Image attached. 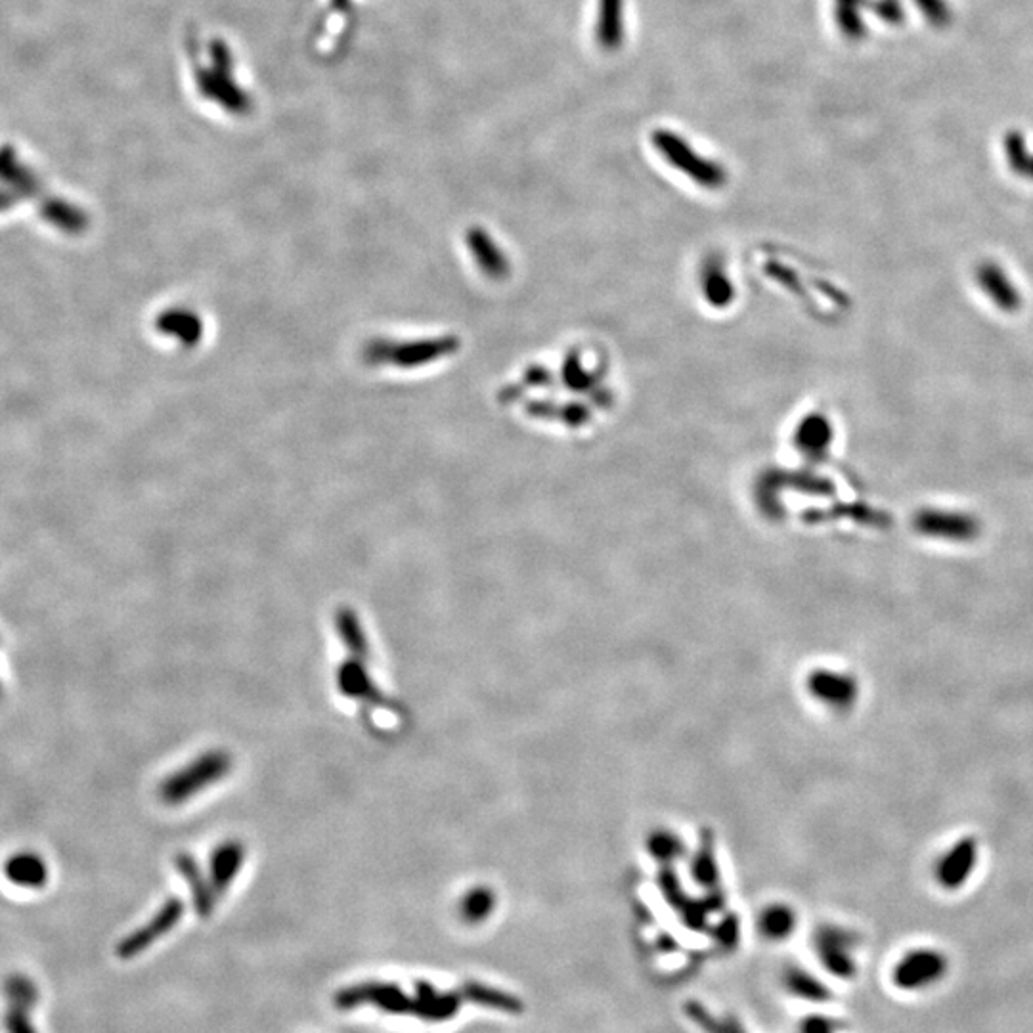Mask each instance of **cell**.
<instances>
[{
  "label": "cell",
  "mask_w": 1033,
  "mask_h": 1033,
  "mask_svg": "<svg viewBox=\"0 0 1033 1033\" xmlns=\"http://www.w3.org/2000/svg\"><path fill=\"white\" fill-rule=\"evenodd\" d=\"M460 349V339L456 335H440L425 339L396 341L387 337H374L362 347V362L370 368L393 366L398 370H416L421 366L439 362L446 356H452Z\"/></svg>",
  "instance_id": "obj_1"
},
{
  "label": "cell",
  "mask_w": 1033,
  "mask_h": 1033,
  "mask_svg": "<svg viewBox=\"0 0 1033 1033\" xmlns=\"http://www.w3.org/2000/svg\"><path fill=\"white\" fill-rule=\"evenodd\" d=\"M232 766V754L222 748L203 752L196 760L188 762L182 770L171 773L163 781L159 787V798L167 806H182L196 798L199 792L220 783L232 771Z\"/></svg>",
  "instance_id": "obj_2"
},
{
  "label": "cell",
  "mask_w": 1033,
  "mask_h": 1033,
  "mask_svg": "<svg viewBox=\"0 0 1033 1033\" xmlns=\"http://www.w3.org/2000/svg\"><path fill=\"white\" fill-rule=\"evenodd\" d=\"M949 972L946 953L936 947H913L894 963L890 982L900 991L930 990L944 982Z\"/></svg>",
  "instance_id": "obj_3"
},
{
  "label": "cell",
  "mask_w": 1033,
  "mask_h": 1033,
  "mask_svg": "<svg viewBox=\"0 0 1033 1033\" xmlns=\"http://www.w3.org/2000/svg\"><path fill=\"white\" fill-rule=\"evenodd\" d=\"M651 140H653V146L657 148V152L672 167L682 171L683 175L689 176L697 184H701L704 188H722L724 186V182H726L724 169L718 163L704 159L697 154L680 134L659 129V131L653 132Z\"/></svg>",
  "instance_id": "obj_4"
},
{
  "label": "cell",
  "mask_w": 1033,
  "mask_h": 1033,
  "mask_svg": "<svg viewBox=\"0 0 1033 1033\" xmlns=\"http://www.w3.org/2000/svg\"><path fill=\"white\" fill-rule=\"evenodd\" d=\"M980 861L976 836H961L934 863V880L946 892L961 890L972 879Z\"/></svg>",
  "instance_id": "obj_5"
},
{
  "label": "cell",
  "mask_w": 1033,
  "mask_h": 1033,
  "mask_svg": "<svg viewBox=\"0 0 1033 1033\" xmlns=\"http://www.w3.org/2000/svg\"><path fill=\"white\" fill-rule=\"evenodd\" d=\"M366 1003H374L379 1009L391 1014H412L414 1011V999H410L395 984L362 982L337 991L335 995V1005L341 1011H351Z\"/></svg>",
  "instance_id": "obj_6"
},
{
  "label": "cell",
  "mask_w": 1033,
  "mask_h": 1033,
  "mask_svg": "<svg viewBox=\"0 0 1033 1033\" xmlns=\"http://www.w3.org/2000/svg\"><path fill=\"white\" fill-rule=\"evenodd\" d=\"M858 944L856 934L850 930H844L840 926H823L815 934V951L821 959L823 967L827 968L836 978L850 980L856 976V961H854V949Z\"/></svg>",
  "instance_id": "obj_7"
},
{
  "label": "cell",
  "mask_w": 1033,
  "mask_h": 1033,
  "mask_svg": "<svg viewBox=\"0 0 1033 1033\" xmlns=\"http://www.w3.org/2000/svg\"><path fill=\"white\" fill-rule=\"evenodd\" d=\"M808 687L819 703L836 712H846L858 703L859 683L848 672L819 668L812 674Z\"/></svg>",
  "instance_id": "obj_8"
},
{
  "label": "cell",
  "mask_w": 1033,
  "mask_h": 1033,
  "mask_svg": "<svg viewBox=\"0 0 1033 1033\" xmlns=\"http://www.w3.org/2000/svg\"><path fill=\"white\" fill-rule=\"evenodd\" d=\"M182 915H184V903H182V900H178V898L169 900L155 913L150 923L140 926L136 932H132L131 936H127L119 944L117 955L121 959H132V957L140 955L142 951H146L159 938H163L169 930H173L176 924L180 923Z\"/></svg>",
  "instance_id": "obj_9"
},
{
  "label": "cell",
  "mask_w": 1033,
  "mask_h": 1033,
  "mask_svg": "<svg viewBox=\"0 0 1033 1033\" xmlns=\"http://www.w3.org/2000/svg\"><path fill=\"white\" fill-rule=\"evenodd\" d=\"M337 687H339L341 695L354 699V701H364L372 706L391 708L389 701L383 697V693L375 685L372 676L368 674L364 660L352 659V657L345 660L337 670Z\"/></svg>",
  "instance_id": "obj_10"
},
{
  "label": "cell",
  "mask_w": 1033,
  "mask_h": 1033,
  "mask_svg": "<svg viewBox=\"0 0 1033 1033\" xmlns=\"http://www.w3.org/2000/svg\"><path fill=\"white\" fill-rule=\"evenodd\" d=\"M155 330L169 339H175L184 349H194L203 339L205 324L196 310L171 307L155 318Z\"/></svg>",
  "instance_id": "obj_11"
},
{
  "label": "cell",
  "mask_w": 1033,
  "mask_h": 1033,
  "mask_svg": "<svg viewBox=\"0 0 1033 1033\" xmlns=\"http://www.w3.org/2000/svg\"><path fill=\"white\" fill-rule=\"evenodd\" d=\"M175 867L180 877L186 880L190 886V894L194 900V907L201 919H209L215 909V888L211 880L205 879V873L201 871L198 861L190 854H178L175 858Z\"/></svg>",
  "instance_id": "obj_12"
},
{
  "label": "cell",
  "mask_w": 1033,
  "mask_h": 1033,
  "mask_svg": "<svg viewBox=\"0 0 1033 1033\" xmlns=\"http://www.w3.org/2000/svg\"><path fill=\"white\" fill-rule=\"evenodd\" d=\"M245 861V846L240 840H226L219 844L211 856V884L217 894H224L242 871Z\"/></svg>",
  "instance_id": "obj_13"
},
{
  "label": "cell",
  "mask_w": 1033,
  "mask_h": 1033,
  "mask_svg": "<svg viewBox=\"0 0 1033 1033\" xmlns=\"http://www.w3.org/2000/svg\"><path fill=\"white\" fill-rule=\"evenodd\" d=\"M595 39L603 52L620 50L624 43V0H599Z\"/></svg>",
  "instance_id": "obj_14"
},
{
  "label": "cell",
  "mask_w": 1033,
  "mask_h": 1033,
  "mask_svg": "<svg viewBox=\"0 0 1033 1033\" xmlns=\"http://www.w3.org/2000/svg\"><path fill=\"white\" fill-rule=\"evenodd\" d=\"M416 999L412 1014L429 1022H444L460 1009V995L456 993H440L427 982L416 984Z\"/></svg>",
  "instance_id": "obj_15"
},
{
  "label": "cell",
  "mask_w": 1033,
  "mask_h": 1033,
  "mask_svg": "<svg viewBox=\"0 0 1033 1033\" xmlns=\"http://www.w3.org/2000/svg\"><path fill=\"white\" fill-rule=\"evenodd\" d=\"M467 245L475 257V263L483 270L488 278H502L507 272V263L504 253L500 247L488 238V234L481 228H471L467 234Z\"/></svg>",
  "instance_id": "obj_16"
},
{
  "label": "cell",
  "mask_w": 1033,
  "mask_h": 1033,
  "mask_svg": "<svg viewBox=\"0 0 1033 1033\" xmlns=\"http://www.w3.org/2000/svg\"><path fill=\"white\" fill-rule=\"evenodd\" d=\"M335 628L352 659L366 660L370 657V645L362 622L351 607H339L335 615Z\"/></svg>",
  "instance_id": "obj_17"
},
{
  "label": "cell",
  "mask_w": 1033,
  "mask_h": 1033,
  "mask_svg": "<svg viewBox=\"0 0 1033 1033\" xmlns=\"http://www.w3.org/2000/svg\"><path fill=\"white\" fill-rule=\"evenodd\" d=\"M462 995L465 999L477 1003V1005H483L488 1009H496V1011L504 1012H521L523 1005L517 997L509 995L506 991L496 990V988H488L484 984L479 982H465L462 986Z\"/></svg>",
  "instance_id": "obj_18"
},
{
  "label": "cell",
  "mask_w": 1033,
  "mask_h": 1033,
  "mask_svg": "<svg viewBox=\"0 0 1033 1033\" xmlns=\"http://www.w3.org/2000/svg\"><path fill=\"white\" fill-rule=\"evenodd\" d=\"M865 4L867 0H835L836 25L850 41H859L865 37V23L859 16V8Z\"/></svg>",
  "instance_id": "obj_19"
},
{
  "label": "cell",
  "mask_w": 1033,
  "mask_h": 1033,
  "mask_svg": "<svg viewBox=\"0 0 1033 1033\" xmlns=\"http://www.w3.org/2000/svg\"><path fill=\"white\" fill-rule=\"evenodd\" d=\"M787 986L789 990L796 995V997H802L806 1001H814V1003H825L831 999V991L829 988L819 982L815 976H812L810 972L806 970H800V968H792L789 970V976H787Z\"/></svg>",
  "instance_id": "obj_20"
},
{
  "label": "cell",
  "mask_w": 1033,
  "mask_h": 1033,
  "mask_svg": "<svg viewBox=\"0 0 1033 1033\" xmlns=\"http://www.w3.org/2000/svg\"><path fill=\"white\" fill-rule=\"evenodd\" d=\"M494 892L486 886H479L463 896L460 913L465 923L479 924L494 911Z\"/></svg>",
  "instance_id": "obj_21"
},
{
  "label": "cell",
  "mask_w": 1033,
  "mask_h": 1033,
  "mask_svg": "<svg viewBox=\"0 0 1033 1033\" xmlns=\"http://www.w3.org/2000/svg\"><path fill=\"white\" fill-rule=\"evenodd\" d=\"M794 924H796V917L791 909H787L783 905H773L764 911V915L760 919V930L771 940H781V938L791 936Z\"/></svg>",
  "instance_id": "obj_22"
},
{
  "label": "cell",
  "mask_w": 1033,
  "mask_h": 1033,
  "mask_svg": "<svg viewBox=\"0 0 1033 1033\" xmlns=\"http://www.w3.org/2000/svg\"><path fill=\"white\" fill-rule=\"evenodd\" d=\"M687 1014L706 1033H745V1030L741 1028V1024L737 1020H733V1018L716 1020L699 1003H691L687 1007Z\"/></svg>",
  "instance_id": "obj_23"
},
{
  "label": "cell",
  "mask_w": 1033,
  "mask_h": 1033,
  "mask_svg": "<svg viewBox=\"0 0 1033 1033\" xmlns=\"http://www.w3.org/2000/svg\"><path fill=\"white\" fill-rule=\"evenodd\" d=\"M871 10L884 22L902 23L903 10L898 0H875L871 2Z\"/></svg>",
  "instance_id": "obj_24"
},
{
  "label": "cell",
  "mask_w": 1033,
  "mask_h": 1033,
  "mask_svg": "<svg viewBox=\"0 0 1033 1033\" xmlns=\"http://www.w3.org/2000/svg\"><path fill=\"white\" fill-rule=\"evenodd\" d=\"M917 4L930 22L936 23V25H944L949 22V10H947L944 0H917Z\"/></svg>",
  "instance_id": "obj_25"
},
{
  "label": "cell",
  "mask_w": 1033,
  "mask_h": 1033,
  "mask_svg": "<svg viewBox=\"0 0 1033 1033\" xmlns=\"http://www.w3.org/2000/svg\"><path fill=\"white\" fill-rule=\"evenodd\" d=\"M802 1033H836V1024L825 1016H812L802 1024Z\"/></svg>",
  "instance_id": "obj_26"
}]
</instances>
